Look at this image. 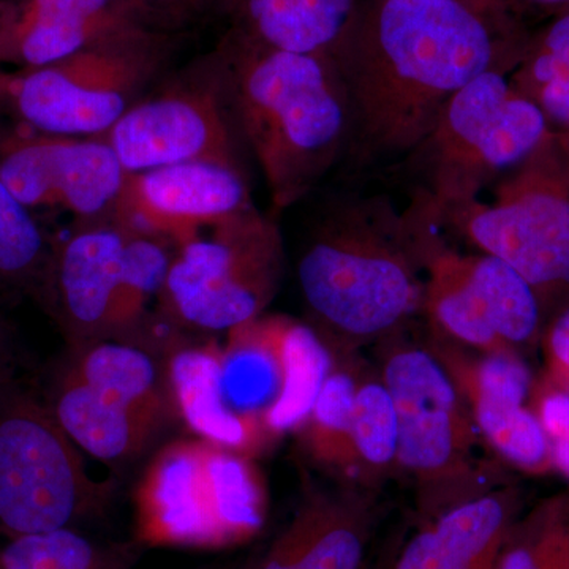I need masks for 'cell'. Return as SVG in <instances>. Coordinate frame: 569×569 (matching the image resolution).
Returning a JSON list of instances; mask_svg holds the SVG:
<instances>
[{"instance_id":"cell-1","label":"cell","mask_w":569,"mask_h":569,"mask_svg":"<svg viewBox=\"0 0 569 569\" xmlns=\"http://www.w3.org/2000/svg\"><path fill=\"white\" fill-rule=\"evenodd\" d=\"M530 31L489 0H359L329 58L346 93L348 173L406 163L460 89L516 69Z\"/></svg>"},{"instance_id":"cell-2","label":"cell","mask_w":569,"mask_h":569,"mask_svg":"<svg viewBox=\"0 0 569 569\" xmlns=\"http://www.w3.org/2000/svg\"><path fill=\"white\" fill-rule=\"evenodd\" d=\"M326 201L298 261L313 328L351 346L391 335L421 309L427 241L436 222L417 198L402 212L380 193L348 192Z\"/></svg>"},{"instance_id":"cell-3","label":"cell","mask_w":569,"mask_h":569,"mask_svg":"<svg viewBox=\"0 0 569 569\" xmlns=\"http://www.w3.org/2000/svg\"><path fill=\"white\" fill-rule=\"evenodd\" d=\"M222 62L239 134L268 187L274 212L310 197L342 163L346 93L326 56L276 50L224 32Z\"/></svg>"},{"instance_id":"cell-4","label":"cell","mask_w":569,"mask_h":569,"mask_svg":"<svg viewBox=\"0 0 569 569\" xmlns=\"http://www.w3.org/2000/svg\"><path fill=\"white\" fill-rule=\"evenodd\" d=\"M173 253L170 242L111 217L77 220L66 238L51 241L40 293L69 346L122 340L149 348L151 306L162 293Z\"/></svg>"},{"instance_id":"cell-5","label":"cell","mask_w":569,"mask_h":569,"mask_svg":"<svg viewBox=\"0 0 569 569\" xmlns=\"http://www.w3.org/2000/svg\"><path fill=\"white\" fill-rule=\"evenodd\" d=\"M133 498L138 539L149 546L241 545L268 515L263 477L250 456L198 437L164 445Z\"/></svg>"},{"instance_id":"cell-6","label":"cell","mask_w":569,"mask_h":569,"mask_svg":"<svg viewBox=\"0 0 569 569\" xmlns=\"http://www.w3.org/2000/svg\"><path fill=\"white\" fill-rule=\"evenodd\" d=\"M553 130L509 74L488 71L449 100L427 140L407 160L433 219L477 200L537 151Z\"/></svg>"},{"instance_id":"cell-7","label":"cell","mask_w":569,"mask_h":569,"mask_svg":"<svg viewBox=\"0 0 569 569\" xmlns=\"http://www.w3.org/2000/svg\"><path fill=\"white\" fill-rule=\"evenodd\" d=\"M48 407L82 452L114 467L140 458L174 417L164 369L122 340L70 346Z\"/></svg>"},{"instance_id":"cell-8","label":"cell","mask_w":569,"mask_h":569,"mask_svg":"<svg viewBox=\"0 0 569 569\" xmlns=\"http://www.w3.org/2000/svg\"><path fill=\"white\" fill-rule=\"evenodd\" d=\"M283 264L274 217L249 206L174 247L156 305L160 323L173 331L228 332L252 321L279 293Z\"/></svg>"},{"instance_id":"cell-9","label":"cell","mask_w":569,"mask_h":569,"mask_svg":"<svg viewBox=\"0 0 569 569\" xmlns=\"http://www.w3.org/2000/svg\"><path fill=\"white\" fill-rule=\"evenodd\" d=\"M437 223L511 266L542 307L569 293V178L556 132L498 179L489 203L477 198L441 213Z\"/></svg>"},{"instance_id":"cell-10","label":"cell","mask_w":569,"mask_h":569,"mask_svg":"<svg viewBox=\"0 0 569 569\" xmlns=\"http://www.w3.org/2000/svg\"><path fill=\"white\" fill-rule=\"evenodd\" d=\"M173 50L171 33L133 29L10 77L7 100L39 132L102 137L163 77Z\"/></svg>"},{"instance_id":"cell-11","label":"cell","mask_w":569,"mask_h":569,"mask_svg":"<svg viewBox=\"0 0 569 569\" xmlns=\"http://www.w3.org/2000/svg\"><path fill=\"white\" fill-rule=\"evenodd\" d=\"M81 452L48 403L0 388V526L17 538L102 515L114 485L93 479Z\"/></svg>"},{"instance_id":"cell-12","label":"cell","mask_w":569,"mask_h":569,"mask_svg":"<svg viewBox=\"0 0 569 569\" xmlns=\"http://www.w3.org/2000/svg\"><path fill=\"white\" fill-rule=\"evenodd\" d=\"M381 381L399 425L396 463L417 479L427 518L492 489L473 481L479 432L466 399L433 351L397 348L385 362Z\"/></svg>"},{"instance_id":"cell-13","label":"cell","mask_w":569,"mask_h":569,"mask_svg":"<svg viewBox=\"0 0 569 569\" xmlns=\"http://www.w3.org/2000/svg\"><path fill=\"white\" fill-rule=\"evenodd\" d=\"M127 173L183 162L242 168L230 88L216 50L160 78L102 134Z\"/></svg>"},{"instance_id":"cell-14","label":"cell","mask_w":569,"mask_h":569,"mask_svg":"<svg viewBox=\"0 0 569 569\" xmlns=\"http://www.w3.org/2000/svg\"><path fill=\"white\" fill-rule=\"evenodd\" d=\"M127 171L100 137L21 130L0 140V181L21 204L58 209L77 220L110 217Z\"/></svg>"},{"instance_id":"cell-15","label":"cell","mask_w":569,"mask_h":569,"mask_svg":"<svg viewBox=\"0 0 569 569\" xmlns=\"http://www.w3.org/2000/svg\"><path fill=\"white\" fill-rule=\"evenodd\" d=\"M252 204L242 168L183 162L127 173L110 217L178 247Z\"/></svg>"},{"instance_id":"cell-16","label":"cell","mask_w":569,"mask_h":569,"mask_svg":"<svg viewBox=\"0 0 569 569\" xmlns=\"http://www.w3.org/2000/svg\"><path fill=\"white\" fill-rule=\"evenodd\" d=\"M141 28L138 0H0V61L37 69Z\"/></svg>"},{"instance_id":"cell-17","label":"cell","mask_w":569,"mask_h":569,"mask_svg":"<svg viewBox=\"0 0 569 569\" xmlns=\"http://www.w3.org/2000/svg\"><path fill=\"white\" fill-rule=\"evenodd\" d=\"M290 317H258L227 332L220 347L219 387L236 417L269 441L293 432V351Z\"/></svg>"},{"instance_id":"cell-18","label":"cell","mask_w":569,"mask_h":569,"mask_svg":"<svg viewBox=\"0 0 569 569\" xmlns=\"http://www.w3.org/2000/svg\"><path fill=\"white\" fill-rule=\"evenodd\" d=\"M376 516L366 488L316 490L250 569H362Z\"/></svg>"},{"instance_id":"cell-19","label":"cell","mask_w":569,"mask_h":569,"mask_svg":"<svg viewBox=\"0 0 569 569\" xmlns=\"http://www.w3.org/2000/svg\"><path fill=\"white\" fill-rule=\"evenodd\" d=\"M520 516V492L496 486L427 519L403 546L395 569H497Z\"/></svg>"},{"instance_id":"cell-20","label":"cell","mask_w":569,"mask_h":569,"mask_svg":"<svg viewBox=\"0 0 569 569\" xmlns=\"http://www.w3.org/2000/svg\"><path fill=\"white\" fill-rule=\"evenodd\" d=\"M168 351L164 377L174 417L194 436L247 456L268 443L258 427L236 417L223 402L219 343L171 342Z\"/></svg>"},{"instance_id":"cell-21","label":"cell","mask_w":569,"mask_h":569,"mask_svg":"<svg viewBox=\"0 0 569 569\" xmlns=\"http://www.w3.org/2000/svg\"><path fill=\"white\" fill-rule=\"evenodd\" d=\"M359 0H217L228 31L276 50L331 58Z\"/></svg>"},{"instance_id":"cell-22","label":"cell","mask_w":569,"mask_h":569,"mask_svg":"<svg viewBox=\"0 0 569 569\" xmlns=\"http://www.w3.org/2000/svg\"><path fill=\"white\" fill-rule=\"evenodd\" d=\"M509 82L537 104L553 132L569 130V9L531 29Z\"/></svg>"},{"instance_id":"cell-23","label":"cell","mask_w":569,"mask_h":569,"mask_svg":"<svg viewBox=\"0 0 569 569\" xmlns=\"http://www.w3.org/2000/svg\"><path fill=\"white\" fill-rule=\"evenodd\" d=\"M468 277L481 299L490 328L511 350L530 346L541 328L542 306L518 271L485 253L466 254Z\"/></svg>"},{"instance_id":"cell-24","label":"cell","mask_w":569,"mask_h":569,"mask_svg":"<svg viewBox=\"0 0 569 569\" xmlns=\"http://www.w3.org/2000/svg\"><path fill=\"white\" fill-rule=\"evenodd\" d=\"M479 436L511 466L531 475L556 470L552 443L529 406L467 397Z\"/></svg>"},{"instance_id":"cell-25","label":"cell","mask_w":569,"mask_h":569,"mask_svg":"<svg viewBox=\"0 0 569 569\" xmlns=\"http://www.w3.org/2000/svg\"><path fill=\"white\" fill-rule=\"evenodd\" d=\"M359 381L347 369L335 367L305 426L298 430L307 455L318 466L353 473L351 426Z\"/></svg>"},{"instance_id":"cell-26","label":"cell","mask_w":569,"mask_h":569,"mask_svg":"<svg viewBox=\"0 0 569 569\" xmlns=\"http://www.w3.org/2000/svg\"><path fill=\"white\" fill-rule=\"evenodd\" d=\"M497 569H569V493L546 498L519 516Z\"/></svg>"},{"instance_id":"cell-27","label":"cell","mask_w":569,"mask_h":569,"mask_svg":"<svg viewBox=\"0 0 569 569\" xmlns=\"http://www.w3.org/2000/svg\"><path fill=\"white\" fill-rule=\"evenodd\" d=\"M50 253L31 209L0 181V291H40Z\"/></svg>"},{"instance_id":"cell-28","label":"cell","mask_w":569,"mask_h":569,"mask_svg":"<svg viewBox=\"0 0 569 569\" xmlns=\"http://www.w3.org/2000/svg\"><path fill=\"white\" fill-rule=\"evenodd\" d=\"M399 425L392 397L383 381L358 383L351 426L355 471H381L396 463Z\"/></svg>"},{"instance_id":"cell-29","label":"cell","mask_w":569,"mask_h":569,"mask_svg":"<svg viewBox=\"0 0 569 569\" xmlns=\"http://www.w3.org/2000/svg\"><path fill=\"white\" fill-rule=\"evenodd\" d=\"M118 556L74 529L11 539L0 556L2 569H118Z\"/></svg>"},{"instance_id":"cell-30","label":"cell","mask_w":569,"mask_h":569,"mask_svg":"<svg viewBox=\"0 0 569 569\" xmlns=\"http://www.w3.org/2000/svg\"><path fill=\"white\" fill-rule=\"evenodd\" d=\"M531 410L537 415L550 443L569 432V388L542 378L533 385L530 395Z\"/></svg>"},{"instance_id":"cell-31","label":"cell","mask_w":569,"mask_h":569,"mask_svg":"<svg viewBox=\"0 0 569 569\" xmlns=\"http://www.w3.org/2000/svg\"><path fill=\"white\" fill-rule=\"evenodd\" d=\"M217 0H138L153 29L173 33L203 17Z\"/></svg>"},{"instance_id":"cell-32","label":"cell","mask_w":569,"mask_h":569,"mask_svg":"<svg viewBox=\"0 0 569 569\" xmlns=\"http://www.w3.org/2000/svg\"><path fill=\"white\" fill-rule=\"evenodd\" d=\"M548 377L561 387L569 388V306L556 317L546 337Z\"/></svg>"},{"instance_id":"cell-33","label":"cell","mask_w":569,"mask_h":569,"mask_svg":"<svg viewBox=\"0 0 569 569\" xmlns=\"http://www.w3.org/2000/svg\"><path fill=\"white\" fill-rule=\"evenodd\" d=\"M501 10L533 29L539 22L569 9V0H489Z\"/></svg>"},{"instance_id":"cell-34","label":"cell","mask_w":569,"mask_h":569,"mask_svg":"<svg viewBox=\"0 0 569 569\" xmlns=\"http://www.w3.org/2000/svg\"><path fill=\"white\" fill-rule=\"evenodd\" d=\"M14 369L13 347H11V337L9 328L0 318V388L10 385L11 373Z\"/></svg>"},{"instance_id":"cell-35","label":"cell","mask_w":569,"mask_h":569,"mask_svg":"<svg viewBox=\"0 0 569 569\" xmlns=\"http://www.w3.org/2000/svg\"><path fill=\"white\" fill-rule=\"evenodd\" d=\"M553 466L569 478V432L567 436L552 441Z\"/></svg>"},{"instance_id":"cell-36","label":"cell","mask_w":569,"mask_h":569,"mask_svg":"<svg viewBox=\"0 0 569 569\" xmlns=\"http://www.w3.org/2000/svg\"><path fill=\"white\" fill-rule=\"evenodd\" d=\"M557 141H559L561 153H563L565 164H567L568 178H569V130L563 132H556Z\"/></svg>"},{"instance_id":"cell-37","label":"cell","mask_w":569,"mask_h":569,"mask_svg":"<svg viewBox=\"0 0 569 569\" xmlns=\"http://www.w3.org/2000/svg\"><path fill=\"white\" fill-rule=\"evenodd\" d=\"M10 74L2 73L0 71V107L6 102L7 96H9Z\"/></svg>"}]
</instances>
